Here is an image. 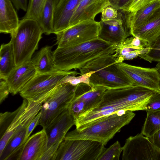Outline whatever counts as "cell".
Here are the masks:
<instances>
[{
    "mask_svg": "<svg viewBox=\"0 0 160 160\" xmlns=\"http://www.w3.org/2000/svg\"><path fill=\"white\" fill-rule=\"evenodd\" d=\"M46 0H29L28 9L22 19H38Z\"/></svg>",
    "mask_w": 160,
    "mask_h": 160,
    "instance_id": "cell-29",
    "label": "cell"
},
{
    "mask_svg": "<svg viewBox=\"0 0 160 160\" xmlns=\"http://www.w3.org/2000/svg\"><path fill=\"white\" fill-rule=\"evenodd\" d=\"M123 148L117 141L107 148H105L98 160H119Z\"/></svg>",
    "mask_w": 160,
    "mask_h": 160,
    "instance_id": "cell-30",
    "label": "cell"
},
{
    "mask_svg": "<svg viewBox=\"0 0 160 160\" xmlns=\"http://www.w3.org/2000/svg\"><path fill=\"white\" fill-rule=\"evenodd\" d=\"M116 64L139 85L160 93V77L156 67L145 68L123 62L116 63Z\"/></svg>",
    "mask_w": 160,
    "mask_h": 160,
    "instance_id": "cell-13",
    "label": "cell"
},
{
    "mask_svg": "<svg viewBox=\"0 0 160 160\" xmlns=\"http://www.w3.org/2000/svg\"><path fill=\"white\" fill-rule=\"evenodd\" d=\"M109 5L107 0H81L71 19L69 27L83 21L94 20Z\"/></svg>",
    "mask_w": 160,
    "mask_h": 160,
    "instance_id": "cell-19",
    "label": "cell"
},
{
    "mask_svg": "<svg viewBox=\"0 0 160 160\" xmlns=\"http://www.w3.org/2000/svg\"><path fill=\"white\" fill-rule=\"evenodd\" d=\"M81 0H60L53 18V33L56 34L69 27L71 19Z\"/></svg>",
    "mask_w": 160,
    "mask_h": 160,
    "instance_id": "cell-20",
    "label": "cell"
},
{
    "mask_svg": "<svg viewBox=\"0 0 160 160\" xmlns=\"http://www.w3.org/2000/svg\"><path fill=\"white\" fill-rule=\"evenodd\" d=\"M43 33L36 20L22 19L16 29L11 34L10 42L14 52L16 66L31 60Z\"/></svg>",
    "mask_w": 160,
    "mask_h": 160,
    "instance_id": "cell-5",
    "label": "cell"
},
{
    "mask_svg": "<svg viewBox=\"0 0 160 160\" xmlns=\"http://www.w3.org/2000/svg\"><path fill=\"white\" fill-rule=\"evenodd\" d=\"M135 115L131 111H120L96 122L81 130L68 133L64 138L85 139L99 142L104 145L128 124Z\"/></svg>",
    "mask_w": 160,
    "mask_h": 160,
    "instance_id": "cell-4",
    "label": "cell"
},
{
    "mask_svg": "<svg viewBox=\"0 0 160 160\" xmlns=\"http://www.w3.org/2000/svg\"><path fill=\"white\" fill-rule=\"evenodd\" d=\"M149 138L150 141L160 149V129Z\"/></svg>",
    "mask_w": 160,
    "mask_h": 160,
    "instance_id": "cell-41",
    "label": "cell"
},
{
    "mask_svg": "<svg viewBox=\"0 0 160 160\" xmlns=\"http://www.w3.org/2000/svg\"><path fill=\"white\" fill-rule=\"evenodd\" d=\"M37 74L31 60L17 66L5 79L9 86L10 93L15 95Z\"/></svg>",
    "mask_w": 160,
    "mask_h": 160,
    "instance_id": "cell-16",
    "label": "cell"
},
{
    "mask_svg": "<svg viewBox=\"0 0 160 160\" xmlns=\"http://www.w3.org/2000/svg\"><path fill=\"white\" fill-rule=\"evenodd\" d=\"M119 10L109 5L104 8L102 11L101 20L103 21L112 20L116 18Z\"/></svg>",
    "mask_w": 160,
    "mask_h": 160,
    "instance_id": "cell-33",
    "label": "cell"
},
{
    "mask_svg": "<svg viewBox=\"0 0 160 160\" xmlns=\"http://www.w3.org/2000/svg\"><path fill=\"white\" fill-rule=\"evenodd\" d=\"M156 92L140 85L107 89L98 103L76 118V129H83L120 111L145 110L150 99Z\"/></svg>",
    "mask_w": 160,
    "mask_h": 160,
    "instance_id": "cell-1",
    "label": "cell"
},
{
    "mask_svg": "<svg viewBox=\"0 0 160 160\" xmlns=\"http://www.w3.org/2000/svg\"><path fill=\"white\" fill-rule=\"evenodd\" d=\"M60 0H46L37 21L43 33H53V21L56 8Z\"/></svg>",
    "mask_w": 160,
    "mask_h": 160,
    "instance_id": "cell-26",
    "label": "cell"
},
{
    "mask_svg": "<svg viewBox=\"0 0 160 160\" xmlns=\"http://www.w3.org/2000/svg\"><path fill=\"white\" fill-rule=\"evenodd\" d=\"M76 86L68 82L62 83L51 92L40 111L39 124L43 128H46L68 108L74 97Z\"/></svg>",
    "mask_w": 160,
    "mask_h": 160,
    "instance_id": "cell-7",
    "label": "cell"
},
{
    "mask_svg": "<svg viewBox=\"0 0 160 160\" xmlns=\"http://www.w3.org/2000/svg\"><path fill=\"white\" fill-rule=\"evenodd\" d=\"M116 63L114 54L103 57L80 69V73L81 75L94 71L90 78V84L93 87L102 86L108 89L139 85Z\"/></svg>",
    "mask_w": 160,
    "mask_h": 160,
    "instance_id": "cell-3",
    "label": "cell"
},
{
    "mask_svg": "<svg viewBox=\"0 0 160 160\" xmlns=\"http://www.w3.org/2000/svg\"><path fill=\"white\" fill-rule=\"evenodd\" d=\"M99 22L95 20L82 21L55 34L58 47L75 45L98 38Z\"/></svg>",
    "mask_w": 160,
    "mask_h": 160,
    "instance_id": "cell-9",
    "label": "cell"
},
{
    "mask_svg": "<svg viewBox=\"0 0 160 160\" xmlns=\"http://www.w3.org/2000/svg\"><path fill=\"white\" fill-rule=\"evenodd\" d=\"M14 52L10 41L2 44L0 49V78L6 79L16 67Z\"/></svg>",
    "mask_w": 160,
    "mask_h": 160,
    "instance_id": "cell-25",
    "label": "cell"
},
{
    "mask_svg": "<svg viewBox=\"0 0 160 160\" xmlns=\"http://www.w3.org/2000/svg\"><path fill=\"white\" fill-rule=\"evenodd\" d=\"M98 38L114 45L122 44L130 35L123 12L119 10L117 17L111 20H100Z\"/></svg>",
    "mask_w": 160,
    "mask_h": 160,
    "instance_id": "cell-12",
    "label": "cell"
},
{
    "mask_svg": "<svg viewBox=\"0 0 160 160\" xmlns=\"http://www.w3.org/2000/svg\"><path fill=\"white\" fill-rule=\"evenodd\" d=\"M47 144V134L43 128L28 138L22 147L19 160H40Z\"/></svg>",
    "mask_w": 160,
    "mask_h": 160,
    "instance_id": "cell-17",
    "label": "cell"
},
{
    "mask_svg": "<svg viewBox=\"0 0 160 160\" xmlns=\"http://www.w3.org/2000/svg\"><path fill=\"white\" fill-rule=\"evenodd\" d=\"M150 49L154 56L160 59V38L150 48Z\"/></svg>",
    "mask_w": 160,
    "mask_h": 160,
    "instance_id": "cell-40",
    "label": "cell"
},
{
    "mask_svg": "<svg viewBox=\"0 0 160 160\" xmlns=\"http://www.w3.org/2000/svg\"><path fill=\"white\" fill-rule=\"evenodd\" d=\"M114 53L117 63L122 62L125 60H130L138 56L140 51L146 48L136 47L124 42L122 44L116 45Z\"/></svg>",
    "mask_w": 160,
    "mask_h": 160,
    "instance_id": "cell-27",
    "label": "cell"
},
{
    "mask_svg": "<svg viewBox=\"0 0 160 160\" xmlns=\"http://www.w3.org/2000/svg\"><path fill=\"white\" fill-rule=\"evenodd\" d=\"M10 93L8 84L6 79L0 78V103L1 104Z\"/></svg>",
    "mask_w": 160,
    "mask_h": 160,
    "instance_id": "cell-37",
    "label": "cell"
},
{
    "mask_svg": "<svg viewBox=\"0 0 160 160\" xmlns=\"http://www.w3.org/2000/svg\"><path fill=\"white\" fill-rule=\"evenodd\" d=\"M122 148V160H160V149L141 133L128 138Z\"/></svg>",
    "mask_w": 160,
    "mask_h": 160,
    "instance_id": "cell-10",
    "label": "cell"
},
{
    "mask_svg": "<svg viewBox=\"0 0 160 160\" xmlns=\"http://www.w3.org/2000/svg\"><path fill=\"white\" fill-rule=\"evenodd\" d=\"M76 122V118L68 107L45 128L48 137L47 149L57 142H62Z\"/></svg>",
    "mask_w": 160,
    "mask_h": 160,
    "instance_id": "cell-14",
    "label": "cell"
},
{
    "mask_svg": "<svg viewBox=\"0 0 160 160\" xmlns=\"http://www.w3.org/2000/svg\"><path fill=\"white\" fill-rule=\"evenodd\" d=\"M38 113L36 109L27 108L23 120L18 126L7 145L0 154V160H7L8 157L26 142L27 129L32 120Z\"/></svg>",
    "mask_w": 160,
    "mask_h": 160,
    "instance_id": "cell-15",
    "label": "cell"
},
{
    "mask_svg": "<svg viewBox=\"0 0 160 160\" xmlns=\"http://www.w3.org/2000/svg\"><path fill=\"white\" fill-rule=\"evenodd\" d=\"M28 103V100L24 99L21 105L15 110V113L10 120L5 132L0 138V154L2 152L18 126L23 120Z\"/></svg>",
    "mask_w": 160,
    "mask_h": 160,
    "instance_id": "cell-24",
    "label": "cell"
},
{
    "mask_svg": "<svg viewBox=\"0 0 160 160\" xmlns=\"http://www.w3.org/2000/svg\"><path fill=\"white\" fill-rule=\"evenodd\" d=\"M160 6V1H159L144 7L134 13L122 11L130 34L147 22Z\"/></svg>",
    "mask_w": 160,
    "mask_h": 160,
    "instance_id": "cell-22",
    "label": "cell"
},
{
    "mask_svg": "<svg viewBox=\"0 0 160 160\" xmlns=\"http://www.w3.org/2000/svg\"><path fill=\"white\" fill-rule=\"evenodd\" d=\"M115 46L98 38L75 45L57 47L53 52L54 64L60 71L79 70L97 59L114 54Z\"/></svg>",
    "mask_w": 160,
    "mask_h": 160,
    "instance_id": "cell-2",
    "label": "cell"
},
{
    "mask_svg": "<svg viewBox=\"0 0 160 160\" xmlns=\"http://www.w3.org/2000/svg\"><path fill=\"white\" fill-rule=\"evenodd\" d=\"M160 0H133L127 12L134 13L144 7Z\"/></svg>",
    "mask_w": 160,
    "mask_h": 160,
    "instance_id": "cell-32",
    "label": "cell"
},
{
    "mask_svg": "<svg viewBox=\"0 0 160 160\" xmlns=\"http://www.w3.org/2000/svg\"><path fill=\"white\" fill-rule=\"evenodd\" d=\"M104 146L92 140L64 138L55 160H98L105 148Z\"/></svg>",
    "mask_w": 160,
    "mask_h": 160,
    "instance_id": "cell-8",
    "label": "cell"
},
{
    "mask_svg": "<svg viewBox=\"0 0 160 160\" xmlns=\"http://www.w3.org/2000/svg\"><path fill=\"white\" fill-rule=\"evenodd\" d=\"M20 21L10 0H0V32L12 34L18 27Z\"/></svg>",
    "mask_w": 160,
    "mask_h": 160,
    "instance_id": "cell-21",
    "label": "cell"
},
{
    "mask_svg": "<svg viewBox=\"0 0 160 160\" xmlns=\"http://www.w3.org/2000/svg\"><path fill=\"white\" fill-rule=\"evenodd\" d=\"M41 116V112L40 111L36 117L32 120L28 127L25 138V142H26L28 138L30 137V135L34 128L39 123Z\"/></svg>",
    "mask_w": 160,
    "mask_h": 160,
    "instance_id": "cell-38",
    "label": "cell"
},
{
    "mask_svg": "<svg viewBox=\"0 0 160 160\" xmlns=\"http://www.w3.org/2000/svg\"><path fill=\"white\" fill-rule=\"evenodd\" d=\"M133 0H107L109 5L118 10L125 12Z\"/></svg>",
    "mask_w": 160,
    "mask_h": 160,
    "instance_id": "cell-36",
    "label": "cell"
},
{
    "mask_svg": "<svg viewBox=\"0 0 160 160\" xmlns=\"http://www.w3.org/2000/svg\"><path fill=\"white\" fill-rule=\"evenodd\" d=\"M52 47L42 48L32 59L37 74H42L59 70L56 68Z\"/></svg>",
    "mask_w": 160,
    "mask_h": 160,
    "instance_id": "cell-23",
    "label": "cell"
},
{
    "mask_svg": "<svg viewBox=\"0 0 160 160\" xmlns=\"http://www.w3.org/2000/svg\"><path fill=\"white\" fill-rule=\"evenodd\" d=\"M160 110V93L156 92L146 105L145 111L153 112Z\"/></svg>",
    "mask_w": 160,
    "mask_h": 160,
    "instance_id": "cell-35",
    "label": "cell"
},
{
    "mask_svg": "<svg viewBox=\"0 0 160 160\" xmlns=\"http://www.w3.org/2000/svg\"><path fill=\"white\" fill-rule=\"evenodd\" d=\"M156 67L158 68V69L160 77V64L158 63L156 65ZM159 86L160 87V81L159 83Z\"/></svg>",
    "mask_w": 160,
    "mask_h": 160,
    "instance_id": "cell-42",
    "label": "cell"
},
{
    "mask_svg": "<svg viewBox=\"0 0 160 160\" xmlns=\"http://www.w3.org/2000/svg\"><path fill=\"white\" fill-rule=\"evenodd\" d=\"M146 112L147 117L141 133L149 138L160 129V110Z\"/></svg>",
    "mask_w": 160,
    "mask_h": 160,
    "instance_id": "cell-28",
    "label": "cell"
},
{
    "mask_svg": "<svg viewBox=\"0 0 160 160\" xmlns=\"http://www.w3.org/2000/svg\"><path fill=\"white\" fill-rule=\"evenodd\" d=\"M75 71L58 70L48 73L37 74L20 90V96L24 99L43 102L51 92L62 83L65 78L69 75H77Z\"/></svg>",
    "mask_w": 160,
    "mask_h": 160,
    "instance_id": "cell-6",
    "label": "cell"
},
{
    "mask_svg": "<svg viewBox=\"0 0 160 160\" xmlns=\"http://www.w3.org/2000/svg\"><path fill=\"white\" fill-rule=\"evenodd\" d=\"M18 10L22 9L26 12L28 7L27 0H10Z\"/></svg>",
    "mask_w": 160,
    "mask_h": 160,
    "instance_id": "cell-39",
    "label": "cell"
},
{
    "mask_svg": "<svg viewBox=\"0 0 160 160\" xmlns=\"http://www.w3.org/2000/svg\"><path fill=\"white\" fill-rule=\"evenodd\" d=\"M61 142H57L47 148L40 160H55L58 149Z\"/></svg>",
    "mask_w": 160,
    "mask_h": 160,
    "instance_id": "cell-34",
    "label": "cell"
},
{
    "mask_svg": "<svg viewBox=\"0 0 160 160\" xmlns=\"http://www.w3.org/2000/svg\"><path fill=\"white\" fill-rule=\"evenodd\" d=\"M149 48L160 38V6L145 24L130 33Z\"/></svg>",
    "mask_w": 160,
    "mask_h": 160,
    "instance_id": "cell-18",
    "label": "cell"
},
{
    "mask_svg": "<svg viewBox=\"0 0 160 160\" xmlns=\"http://www.w3.org/2000/svg\"><path fill=\"white\" fill-rule=\"evenodd\" d=\"M107 89L104 87H93L84 83L77 85L74 97L69 106L76 118L98 103Z\"/></svg>",
    "mask_w": 160,
    "mask_h": 160,
    "instance_id": "cell-11",
    "label": "cell"
},
{
    "mask_svg": "<svg viewBox=\"0 0 160 160\" xmlns=\"http://www.w3.org/2000/svg\"><path fill=\"white\" fill-rule=\"evenodd\" d=\"M94 72H90L84 74L77 75H69L67 76L63 80L62 83L68 82L73 86L79 84L84 83L88 85L90 84V78L91 75Z\"/></svg>",
    "mask_w": 160,
    "mask_h": 160,
    "instance_id": "cell-31",
    "label": "cell"
}]
</instances>
